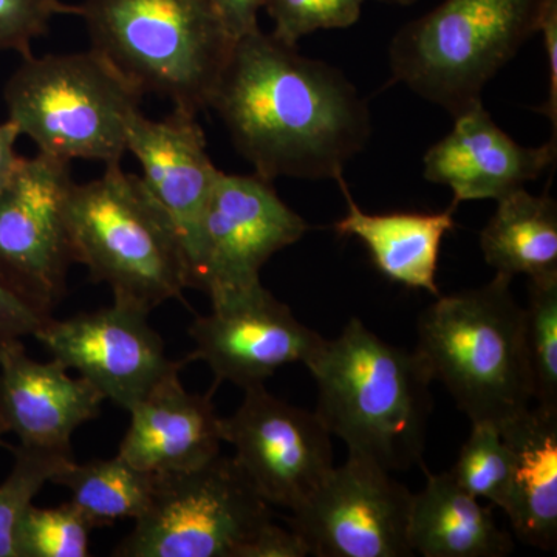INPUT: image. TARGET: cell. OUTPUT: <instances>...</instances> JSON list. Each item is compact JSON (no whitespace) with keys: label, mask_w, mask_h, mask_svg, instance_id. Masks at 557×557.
<instances>
[{"label":"cell","mask_w":557,"mask_h":557,"mask_svg":"<svg viewBox=\"0 0 557 557\" xmlns=\"http://www.w3.org/2000/svg\"><path fill=\"white\" fill-rule=\"evenodd\" d=\"M209 108L270 182H338L372 134L368 101L339 69L260 27L234 40Z\"/></svg>","instance_id":"6da1fadb"},{"label":"cell","mask_w":557,"mask_h":557,"mask_svg":"<svg viewBox=\"0 0 557 557\" xmlns=\"http://www.w3.org/2000/svg\"><path fill=\"white\" fill-rule=\"evenodd\" d=\"M306 368L318 387L314 412L348 456L388 472L423 463L434 380L417 351L392 346L351 318Z\"/></svg>","instance_id":"7a4b0ae2"},{"label":"cell","mask_w":557,"mask_h":557,"mask_svg":"<svg viewBox=\"0 0 557 557\" xmlns=\"http://www.w3.org/2000/svg\"><path fill=\"white\" fill-rule=\"evenodd\" d=\"M512 278L437 296L417 322L416 351L471 420L500 424L533 401L523 307Z\"/></svg>","instance_id":"3957f363"},{"label":"cell","mask_w":557,"mask_h":557,"mask_svg":"<svg viewBox=\"0 0 557 557\" xmlns=\"http://www.w3.org/2000/svg\"><path fill=\"white\" fill-rule=\"evenodd\" d=\"M91 49L143 95L174 110L208 109L234 40L209 0H86Z\"/></svg>","instance_id":"277c9868"},{"label":"cell","mask_w":557,"mask_h":557,"mask_svg":"<svg viewBox=\"0 0 557 557\" xmlns=\"http://www.w3.org/2000/svg\"><path fill=\"white\" fill-rule=\"evenodd\" d=\"M75 263L113 299L152 311L189 288L185 249L171 220L150 196L141 177L120 163L84 185H73L67 203Z\"/></svg>","instance_id":"5b68a950"},{"label":"cell","mask_w":557,"mask_h":557,"mask_svg":"<svg viewBox=\"0 0 557 557\" xmlns=\"http://www.w3.org/2000/svg\"><path fill=\"white\" fill-rule=\"evenodd\" d=\"M545 0H443L388 46L397 83L456 116L539 32Z\"/></svg>","instance_id":"8992f818"},{"label":"cell","mask_w":557,"mask_h":557,"mask_svg":"<svg viewBox=\"0 0 557 557\" xmlns=\"http://www.w3.org/2000/svg\"><path fill=\"white\" fill-rule=\"evenodd\" d=\"M9 120L40 153L120 163L143 94L98 51L28 57L3 89Z\"/></svg>","instance_id":"52a82bcc"},{"label":"cell","mask_w":557,"mask_h":557,"mask_svg":"<svg viewBox=\"0 0 557 557\" xmlns=\"http://www.w3.org/2000/svg\"><path fill=\"white\" fill-rule=\"evenodd\" d=\"M273 522L270 504L233 457L156 475L146 511L116 557H244Z\"/></svg>","instance_id":"ba28073f"},{"label":"cell","mask_w":557,"mask_h":557,"mask_svg":"<svg viewBox=\"0 0 557 557\" xmlns=\"http://www.w3.org/2000/svg\"><path fill=\"white\" fill-rule=\"evenodd\" d=\"M307 231L309 223L277 196L270 180L220 171L201 218L189 288L215 302L258 287L262 267Z\"/></svg>","instance_id":"9c48e42d"},{"label":"cell","mask_w":557,"mask_h":557,"mask_svg":"<svg viewBox=\"0 0 557 557\" xmlns=\"http://www.w3.org/2000/svg\"><path fill=\"white\" fill-rule=\"evenodd\" d=\"M69 161L38 152L24 159L0 190V274L42 314L53 317L73 259L67 203Z\"/></svg>","instance_id":"30bf717a"},{"label":"cell","mask_w":557,"mask_h":557,"mask_svg":"<svg viewBox=\"0 0 557 557\" xmlns=\"http://www.w3.org/2000/svg\"><path fill=\"white\" fill-rule=\"evenodd\" d=\"M413 494L392 472L348 456L302 505L289 527L306 541L310 556L408 557Z\"/></svg>","instance_id":"8fae6325"},{"label":"cell","mask_w":557,"mask_h":557,"mask_svg":"<svg viewBox=\"0 0 557 557\" xmlns=\"http://www.w3.org/2000/svg\"><path fill=\"white\" fill-rule=\"evenodd\" d=\"M244 392L239 409L222 418L223 442L260 496L293 511L335 468L332 434L317 412L274 397L265 384Z\"/></svg>","instance_id":"7c38bea8"},{"label":"cell","mask_w":557,"mask_h":557,"mask_svg":"<svg viewBox=\"0 0 557 557\" xmlns=\"http://www.w3.org/2000/svg\"><path fill=\"white\" fill-rule=\"evenodd\" d=\"M150 311L113 299L106 309L58 321L51 317L35 338L69 370L113 405L129 410L157 383L186 364L166 357L163 339L150 327Z\"/></svg>","instance_id":"4fadbf2b"},{"label":"cell","mask_w":557,"mask_h":557,"mask_svg":"<svg viewBox=\"0 0 557 557\" xmlns=\"http://www.w3.org/2000/svg\"><path fill=\"white\" fill-rule=\"evenodd\" d=\"M211 304V313L190 324L196 348L185 362H207L215 384L262 386L285 366L309 364L324 344L262 284Z\"/></svg>","instance_id":"5bb4252c"},{"label":"cell","mask_w":557,"mask_h":557,"mask_svg":"<svg viewBox=\"0 0 557 557\" xmlns=\"http://www.w3.org/2000/svg\"><path fill=\"white\" fill-rule=\"evenodd\" d=\"M453 119V131L423 159L424 178L453 190V208L463 201H497L525 188L556 161V138L539 148L519 145L497 126L483 102Z\"/></svg>","instance_id":"9a60e30c"},{"label":"cell","mask_w":557,"mask_h":557,"mask_svg":"<svg viewBox=\"0 0 557 557\" xmlns=\"http://www.w3.org/2000/svg\"><path fill=\"white\" fill-rule=\"evenodd\" d=\"M126 152L141 164L143 183L177 231L189 271L220 172L209 159L203 129L190 113L174 110L157 121L138 110L127 127Z\"/></svg>","instance_id":"2e32d148"},{"label":"cell","mask_w":557,"mask_h":557,"mask_svg":"<svg viewBox=\"0 0 557 557\" xmlns=\"http://www.w3.org/2000/svg\"><path fill=\"white\" fill-rule=\"evenodd\" d=\"M102 401L58 359L36 361L22 343L0 351V434L16 435L22 446L73 457L72 435L100 416Z\"/></svg>","instance_id":"e0dca14e"},{"label":"cell","mask_w":557,"mask_h":557,"mask_svg":"<svg viewBox=\"0 0 557 557\" xmlns=\"http://www.w3.org/2000/svg\"><path fill=\"white\" fill-rule=\"evenodd\" d=\"M180 370L161 379L129 409L119 456L149 474L188 471L220 454L222 417L208 395L183 387Z\"/></svg>","instance_id":"ac0fdd59"},{"label":"cell","mask_w":557,"mask_h":557,"mask_svg":"<svg viewBox=\"0 0 557 557\" xmlns=\"http://www.w3.org/2000/svg\"><path fill=\"white\" fill-rule=\"evenodd\" d=\"M509 453L504 511L516 537L555 552L557 544V410L528 408L497 424Z\"/></svg>","instance_id":"d6986e66"},{"label":"cell","mask_w":557,"mask_h":557,"mask_svg":"<svg viewBox=\"0 0 557 557\" xmlns=\"http://www.w3.org/2000/svg\"><path fill=\"white\" fill-rule=\"evenodd\" d=\"M347 201V214L335 223L339 236L357 237L381 274L412 289L440 296L437 270L440 249L454 230V211L386 212L370 214L355 203L344 180H338Z\"/></svg>","instance_id":"ffe728a7"},{"label":"cell","mask_w":557,"mask_h":557,"mask_svg":"<svg viewBox=\"0 0 557 557\" xmlns=\"http://www.w3.org/2000/svg\"><path fill=\"white\" fill-rule=\"evenodd\" d=\"M409 544L413 555L424 557H504L515 549L493 509L458 486L449 472L429 474L423 490L413 494Z\"/></svg>","instance_id":"44dd1931"},{"label":"cell","mask_w":557,"mask_h":557,"mask_svg":"<svg viewBox=\"0 0 557 557\" xmlns=\"http://www.w3.org/2000/svg\"><path fill=\"white\" fill-rule=\"evenodd\" d=\"M480 249L496 274L541 278L557 274V205L525 188L497 200L496 212L480 233Z\"/></svg>","instance_id":"7402d4cb"},{"label":"cell","mask_w":557,"mask_h":557,"mask_svg":"<svg viewBox=\"0 0 557 557\" xmlns=\"http://www.w3.org/2000/svg\"><path fill=\"white\" fill-rule=\"evenodd\" d=\"M70 491V504L91 528L112 525L124 519H138L148 508L156 486V474L135 468L123 457L70 461L51 479Z\"/></svg>","instance_id":"603a6c76"},{"label":"cell","mask_w":557,"mask_h":557,"mask_svg":"<svg viewBox=\"0 0 557 557\" xmlns=\"http://www.w3.org/2000/svg\"><path fill=\"white\" fill-rule=\"evenodd\" d=\"M523 336L533 399L557 410V274L530 278Z\"/></svg>","instance_id":"cb8c5ba5"},{"label":"cell","mask_w":557,"mask_h":557,"mask_svg":"<svg viewBox=\"0 0 557 557\" xmlns=\"http://www.w3.org/2000/svg\"><path fill=\"white\" fill-rule=\"evenodd\" d=\"M13 458L10 474L0 483V557H16L14 539L22 518L46 483L73 460L22 445L13 449Z\"/></svg>","instance_id":"d4e9b609"},{"label":"cell","mask_w":557,"mask_h":557,"mask_svg":"<svg viewBox=\"0 0 557 557\" xmlns=\"http://www.w3.org/2000/svg\"><path fill=\"white\" fill-rule=\"evenodd\" d=\"M448 472L471 496L479 500L485 498L504 509L509 485V453L497 424L472 423L471 435Z\"/></svg>","instance_id":"484cf974"},{"label":"cell","mask_w":557,"mask_h":557,"mask_svg":"<svg viewBox=\"0 0 557 557\" xmlns=\"http://www.w3.org/2000/svg\"><path fill=\"white\" fill-rule=\"evenodd\" d=\"M91 530L70 502L54 508L32 505L16 530V557H87Z\"/></svg>","instance_id":"4316f807"},{"label":"cell","mask_w":557,"mask_h":557,"mask_svg":"<svg viewBox=\"0 0 557 557\" xmlns=\"http://www.w3.org/2000/svg\"><path fill=\"white\" fill-rule=\"evenodd\" d=\"M368 0H267L273 35L289 46L319 30H339L357 24Z\"/></svg>","instance_id":"83f0119b"},{"label":"cell","mask_w":557,"mask_h":557,"mask_svg":"<svg viewBox=\"0 0 557 557\" xmlns=\"http://www.w3.org/2000/svg\"><path fill=\"white\" fill-rule=\"evenodd\" d=\"M78 14L79 5L62 0H0V51L32 57V44L46 35L53 17Z\"/></svg>","instance_id":"f1b7e54d"},{"label":"cell","mask_w":557,"mask_h":557,"mask_svg":"<svg viewBox=\"0 0 557 557\" xmlns=\"http://www.w3.org/2000/svg\"><path fill=\"white\" fill-rule=\"evenodd\" d=\"M47 319L50 318L33 309L0 274V351L11 344L22 343L27 336H35Z\"/></svg>","instance_id":"f546056e"},{"label":"cell","mask_w":557,"mask_h":557,"mask_svg":"<svg viewBox=\"0 0 557 557\" xmlns=\"http://www.w3.org/2000/svg\"><path fill=\"white\" fill-rule=\"evenodd\" d=\"M544 40L548 65V95L539 112L544 113L553 124V138L557 131V0H545L539 32Z\"/></svg>","instance_id":"4dcf8cb0"},{"label":"cell","mask_w":557,"mask_h":557,"mask_svg":"<svg viewBox=\"0 0 557 557\" xmlns=\"http://www.w3.org/2000/svg\"><path fill=\"white\" fill-rule=\"evenodd\" d=\"M310 549L306 541L289 528L271 522L260 531L258 537L245 552L244 557H306Z\"/></svg>","instance_id":"1f68e13d"},{"label":"cell","mask_w":557,"mask_h":557,"mask_svg":"<svg viewBox=\"0 0 557 557\" xmlns=\"http://www.w3.org/2000/svg\"><path fill=\"white\" fill-rule=\"evenodd\" d=\"M209 3L231 38L239 39L259 28V13L265 9L267 0H209Z\"/></svg>","instance_id":"d6a6232c"},{"label":"cell","mask_w":557,"mask_h":557,"mask_svg":"<svg viewBox=\"0 0 557 557\" xmlns=\"http://www.w3.org/2000/svg\"><path fill=\"white\" fill-rule=\"evenodd\" d=\"M20 137V131L10 120L0 123V190L9 185L20 168L22 157L16 152V143Z\"/></svg>","instance_id":"836d02e7"},{"label":"cell","mask_w":557,"mask_h":557,"mask_svg":"<svg viewBox=\"0 0 557 557\" xmlns=\"http://www.w3.org/2000/svg\"><path fill=\"white\" fill-rule=\"evenodd\" d=\"M380 2L384 3H397V5H412V3H416L417 0H380Z\"/></svg>","instance_id":"e575fe53"},{"label":"cell","mask_w":557,"mask_h":557,"mask_svg":"<svg viewBox=\"0 0 557 557\" xmlns=\"http://www.w3.org/2000/svg\"><path fill=\"white\" fill-rule=\"evenodd\" d=\"M0 437H2V434H0Z\"/></svg>","instance_id":"d590c367"}]
</instances>
